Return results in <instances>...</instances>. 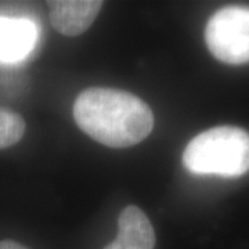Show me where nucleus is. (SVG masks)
<instances>
[{"label":"nucleus","mask_w":249,"mask_h":249,"mask_svg":"<svg viewBox=\"0 0 249 249\" xmlns=\"http://www.w3.org/2000/svg\"><path fill=\"white\" fill-rule=\"evenodd\" d=\"M72 112L82 132L111 148L136 145L154 127L150 106L132 93L119 89L83 90L75 100Z\"/></svg>","instance_id":"obj_1"},{"label":"nucleus","mask_w":249,"mask_h":249,"mask_svg":"<svg viewBox=\"0 0 249 249\" xmlns=\"http://www.w3.org/2000/svg\"><path fill=\"white\" fill-rule=\"evenodd\" d=\"M183 165L196 175L242 176L249 170V133L237 126L205 130L187 144Z\"/></svg>","instance_id":"obj_2"},{"label":"nucleus","mask_w":249,"mask_h":249,"mask_svg":"<svg viewBox=\"0 0 249 249\" xmlns=\"http://www.w3.org/2000/svg\"><path fill=\"white\" fill-rule=\"evenodd\" d=\"M205 42L214 58L224 64L249 62V7L226 6L209 18Z\"/></svg>","instance_id":"obj_3"},{"label":"nucleus","mask_w":249,"mask_h":249,"mask_svg":"<svg viewBox=\"0 0 249 249\" xmlns=\"http://www.w3.org/2000/svg\"><path fill=\"white\" fill-rule=\"evenodd\" d=\"M103 7L96 0H55L49 3L50 22L64 36H78L86 32Z\"/></svg>","instance_id":"obj_4"},{"label":"nucleus","mask_w":249,"mask_h":249,"mask_svg":"<svg viewBox=\"0 0 249 249\" xmlns=\"http://www.w3.org/2000/svg\"><path fill=\"white\" fill-rule=\"evenodd\" d=\"M36 28L27 19L0 17V60L16 61L35 45Z\"/></svg>","instance_id":"obj_5"},{"label":"nucleus","mask_w":249,"mask_h":249,"mask_svg":"<svg viewBox=\"0 0 249 249\" xmlns=\"http://www.w3.org/2000/svg\"><path fill=\"white\" fill-rule=\"evenodd\" d=\"M116 240L133 244L142 249H154L157 235L147 214L139 206L129 205L118 217Z\"/></svg>","instance_id":"obj_6"},{"label":"nucleus","mask_w":249,"mask_h":249,"mask_svg":"<svg viewBox=\"0 0 249 249\" xmlns=\"http://www.w3.org/2000/svg\"><path fill=\"white\" fill-rule=\"evenodd\" d=\"M24 118L9 108L0 107V150L17 144L25 134Z\"/></svg>","instance_id":"obj_7"},{"label":"nucleus","mask_w":249,"mask_h":249,"mask_svg":"<svg viewBox=\"0 0 249 249\" xmlns=\"http://www.w3.org/2000/svg\"><path fill=\"white\" fill-rule=\"evenodd\" d=\"M104 249H142L139 247H136L133 244H129V242H124L121 240H114L111 244H108L107 247Z\"/></svg>","instance_id":"obj_8"},{"label":"nucleus","mask_w":249,"mask_h":249,"mask_svg":"<svg viewBox=\"0 0 249 249\" xmlns=\"http://www.w3.org/2000/svg\"><path fill=\"white\" fill-rule=\"evenodd\" d=\"M0 249H29L27 247H24L22 244L16 242L11 240H3L0 241Z\"/></svg>","instance_id":"obj_9"}]
</instances>
